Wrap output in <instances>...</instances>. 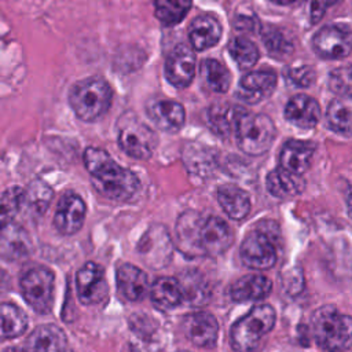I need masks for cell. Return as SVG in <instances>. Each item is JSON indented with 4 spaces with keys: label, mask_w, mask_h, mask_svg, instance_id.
<instances>
[{
    "label": "cell",
    "mask_w": 352,
    "mask_h": 352,
    "mask_svg": "<svg viewBox=\"0 0 352 352\" xmlns=\"http://www.w3.org/2000/svg\"><path fill=\"white\" fill-rule=\"evenodd\" d=\"M202 216L197 212H184L176 223V246L186 256H201L198 231Z\"/></svg>",
    "instance_id": "cb8c5ba5"
},
{
    "label": "cell",
    "mask_w": 352,
    "mask_h": 352,
    "mask_svg": "<svg viewBox=\"0 0 352 352\" xmlns=\"http://www.w3.org/2000/svg\"><path fill=\"white\" fill-rule=\"evenodd\" d=\"M28 352H66L67 338L55 324L37 326L26 341Z\"/></svg>",
    "instance_id": "d6986e66"
},
{
    "label": "cell",
    "mask_w": 352,
    "mask_h": 352,
    "mask_svg": "<svg viewBox=\"0 0 352 352\" xmlns=\"http://www.w3.org/2000/svg\"><path fill=\"white\" fill-rule=\"evenodd\" d=\"M318 345L329 352H342L352 346V318L333 305L318 308L311 319Z\"/></svg>",
    "instance_id": "7a4b0ae2"
},
{
    "label": "cell",
    "mask_w": 352,
    "mask_h": 352,
    "mask_svg": "<svg viewBox=\"0 0 352 352\" xmlns=\"http://www.w3.org/2000/svg\"><path fill=\"white\" fill-rule=\"evenodd\" d=\"M32 250V241L28 232L18 224L10 221L1 228L0 253L7 260L25 258Z\"/></svg>",
    "instance_id": "7402d4cb"
},
{
    "label": "cell",
    "mask_w": 352,
    "mask_h": 352,
    "mask_svg": "<svg viewBox=\"0 0 352 352\" xmlns=\"http://www.w3.org/2000/svg\"><path fill=\"white\" fill-rule=\"evenodd\" d=\"M120 293L129 301H140L148 292V278L146 272L132 264H121L116 272Z\"/></svg>",
    "instance_id": "ac0fdd59"
},
{
    "label": "cell",
    "mask_w": 352,
    "mask_h": 352,
    "mask_svg": "<svg viewBox=\"0 0 352 352\" xmlns=\"http://www.w3.org/2000/svg\"><path fill=\"white\" fill-rule=\"evenodd\" d=\"M192 0H154L155 16L164 25L179 23L191 7Z\"/></svg>",
    "instance_id": "d590c367"
},
{
    "label": "cell",
    "mask_w": 352,
    "mask_h": 352,
    "mask_svg": "<svg viewBox=\"0 0 352 352\" xmlns=\"http://www.w3.org/2000/svg\"><path fill=\"white\" fill-rule=\"evenodd\" d=\"M314 51L324 59H342L352 52V30L341 25H326L312 38Z\"/></svg>",
    "instance_id": "9c48e42d"
},
{
    "label": "cell",
    "mask_w": 352,
    "mask_h": 352,
    "mask_svg": "<svg viewBox=\"0 0 352 352\" xmlns=\"http://www.w3.org/2000/svg\"><path fill=\"white\" fill-rule=\"evenodd\" d=\"M197 60L192 50L184 44L176 45L166 56L165 77L176 88H186L195 76Z\"/></svg>",
    "instance_id": "5bb4252c"
},
{
    "label": "cell",
    "mask_w": 352,
    "mask_h": 352,
    "mask_svg": "<svg viewBox=\"0 0 352 352\" xmlns=\"http://www.w3.org/2000/svg\"><path fill=\"white\" fill-rule=\"evenodd\" d=\"M221 37V25L214 16L199 15L192 19L188 29V38L197 51H204L219 43Z\"/></svg>",
    "instance_id": "d4e9b609"
},
{
    "label": "cell",
    "mask_w": 352,
    "mask_h": 352,
    "mask_svg": "<svg viewBox=\"0 0 352 352\" xmlns=\"http://www.w3.org/2000/svg\"><path fill=\"white\" fill-rule=\"evenodd\" d=\"M25 301L38 314H48L54 304L55 275L47 267H33L21 278Z\"/></svg>",
    "instance_id": "ba28073f"
},
{
    "label": "cell",
    "mask_w": 352,
    "mask_h": 352,
    "mask_svg": "<svg viewBox=\"0 0 352 352\" xmlns=\"http://www.w3.org/2000/svg\"><path fill=\"white\" fill-rule=\"evenodd\" d=\"M246 111L248 110L241 106L230 103H214L208 109V124L217 136L226 139L231 133H235L236 124Z\"/></svg>",
    "instance_id": "ffe728a7"
},
{
    "label": "cell",
    "mask_w": 352,
    "mask_h": 352,
    "mask_svg": "<svg viewBox=\"0 0 352 352\" xmlns=\"http://www.w3.org/2000/svg\"><path fill=\"white\" fill-rule=\"evenodd\" d=\"M118 146L136 160H148L158 144L157 133L133 113H125L118 120Z\"/></svg>",
    "instance_id": "8992f818"
},
{
    "label": "cell",
    "mask_w": 352,
    "mask_h": 352,
    "mask_svg": "<svg viewBox=\"0 0 352 352\" xmlns=\"http://www.w3.org/2000/svg\"><path fill=\"white\" fill-rule=\"evenodd\" d=\"M25 190L21 187H10L1 195V226L10 223L12 217L23 208Z\"/></svg>",
    "instance_id": "8d00e7d4"
},
{
    "label": "cell",
    "mask_w": 352,
    "mask_h": 352,
    "mask_svg": "<svg viewBox=\"0 0 352 352\" xmlns=\"http://www.w3.org/2000/svg\"><path fill=\"white\" fill-rule=\"evenodd\" d=\"M122 352H139L133 345H126L124 349H122Z\"/></svg>",
    "instance_id": "f6af8a7d"
},
{
    "label": "cell",
    "mask_w": 352,
    "mask_h": 352,
    "mask_svg": "<svg viewBox=\"0 0 352 352\" xmlns=\"http://www.w3.org/2000/svg\"><path fill=\"white\" fill-rule=\"evenodd\" d=\"M329 126L341 133L352 136V107L341 100H333L326 111Z\"/></svg>",
    "instance_id": "e575fe53"
},
{
    "label": "cell",
    "mask_w": 352,
    "mask_h": 352,
    "mask_svg": "<svg viewBox=\"0 0 352 352\" xmlns=\"http://www.w3.org/2000/svg\"><path fill=\"white\" fill-rule=\"evenodd\" d=\"M177 352H188V351H177Z\"/></svg>",
    "instance_id": "bcb514c9"
},
{
    "label": "cell",
    "mask_w": 352,
    "mask_h": 352,
    "mask_svg": "<svg viewBox=\"0 0 352 352\" xmlns=\"http://www.w3.org/2000/svg\"><path fill=\"white\" fill-rule=\"evenodd\" d=\"M305 182L301 175L292 173L283 168H276L267 175V190L276 198H290L301 194Z\"/></svg>",
    "instance_id": "f1b7e54d"
},
{
    "label": "cell",
    "mask_w": 352,
    "mask_h": 352,
    "mask_svg": "<svg viewBox=\"0 0 352 352\" xmlns=\"http://www.w3.org/2000/svg\"><path fill=\"white\" fill-rule=\"evenodd\" d=\"M346 210H348V214L352 219V186L349 187L348 194H346Z\"/></svg>",
    "instance_id": "b9f144b4"
},
{
    "label": "cell",
    "mask_w": 352,
    "mask_h": 352,
    "mask_svg": "<svg viewBox=\"0 0 352 352\" xmlns=\"http://www.w3.org/2000/svg\"><path fill=\"white\" fill-rule=\"evenodd\" d=\"M238 147L249 155H261L271 147L276 129L272 120L265 114L246 111L235 128Z\"/></svg>",
    "instance_id": "5b68a950"
},
{
    "label": "cell",
    "mask_w": 352,
    "mask_h": 352,
    "mask_svg": "<svg viewBox=\"0 0 352 352\" xmlns=\"http://www.w3.org/2000/svg\"><path fill=\"white\" fill-rule=\"evenodd\" d=\"M217 201L226 214L234 220L245 219L250 212L248 192L235 184H223L217 188Z\"/></svg>",
    "instance_id": "83f0119b"
},
{
    "label": "cell",
    "mask_w": 352,
    "mask_h": 352,
    "mask_svg": "<svg viewBox=\"0 0 352 352\" xmlns=\"http://www.w3.org/2000/svg\"><path fill=\"white\" fill-rule=\"evenodd\" d=\"M201 77L209 89L223 94L230 88L231 74L228 69L216 59H204L199 66Z\"/></svg>",
    "instance_id": "4dcf8cb0"
},
{
    "label": "cell",
    "mask_w": 352,
    "mask_h": 352,
    "mask_svg": "<svg viewBox=\"0 0 352 352\" xmlns=\"http://www.w3.org/2000/svg\"><path fill=\"white\" fill-rule=\"evenodd\" d=\"M275 311L270 304L254 305L236 320L230 331V344L235 352H257L265 334L275 324Z\"/></svg>",
    "instance_id": "3957f363"
},
{
    "label": "cell",
    "mask_w": 352,
    "mask_h": 352,
    "mask_svg": "<svg viewBox=\"0 0 352 352\" xmlns=\"http://www.w3.org/2000/svg\"><path fill=\"white\" fill-rule=\"evenodd\" d=\"M3 352H28V351H23V349H21L18 346H10V348L3 349Z\"/></svg>",
    "instance_id": "ee69618b"
},
{
    "label": "cell",
    "mask_w": 352,
    "mask_h": 352,
    "mask_svg": "<svg viewBox=\"0 0 352 352\" xmlns=\"http://www.w3.org/2000/svg\"><path fill=\"white\" fill-rule=\"evenodd\" d=\"M276 88V74L271 70H257L246 73L238 82L236 96L249 104H256L274 92Z\"/></svg>",
    "instance_id": "9a60e30c"
},
{
    "label": "cell",
    "mask_w": 352,
    "mask_h": 352,
    "mask_svg": "<svg viewBox=\"0 0 352 352\" xmlns=\"http://www.w3.org/2000/svg\"><path fill=\"white\" fill-rule=\"evenodd\" d=\"M285 117L290 124L298 128H312L319 121L320 107L314 98L296 95L286 103Z\"/></svg>",
    "instance_id": "44dd1931"
},
{
    "label": "cell",
    "mask_w": 352,
    "mask_h": 352,
    "mask_svg": "<svg viewBox=\"0 0 352 352\" xmlns=\"http://www.w3.org/2000/svg\"><path fill=\"white\" fill-rule=\"evenodd\" d=\"M87 206L82 198L72 191L65 192L56 205L54 226L63 235H73L84 224Z\"/></svg>",
    "instance_id": "7c38bea8"
},
{
    "label": "cell",
    "mask_w": 352,
    "mask_h": 352,
    "mask_svg": "<svg viewBox=\"0 0 352 352\" xmlns=\"http://www.w3.org/2000/svg\"><path fill=\"white\" fill-rule=\"evenodd\" d=\"M84 165L94 187L111 201H128L139 188V179L133 172L120 166L104 150L88 147L84 151Z\"/></svg>",
    "instance_id": "6da1fadb"
},
{
    "label": "cell",
    "mask_w": 352,
    "mask_h": 352,
    "mask_svg": "<svg viewBox=\"0 0 352 352\" xmlns=\"http://www.w3.org/2000/svg\"><path fill=\"white\" fill-rule=\"evenodd\" d=\"M263 43L265 44L268 52L274 56L283 58L293 52L292 43L276 29H268L263 34Z\"/></svg>",
    "instance_id": "f35d334b"
},
{
    "label": "cell",
    "mask_w": 352,
    "mask_h": 352,
    "mask_svg": "<svg viewBox=\"0 0 352 352\" xmlns=\"http://www.w3.org/2000/svg\"><path fill=\"white\" fill-rule=\"evenodd\" d=\"M329 88L341 98L352 99V65H344L331 70Z\"/></svg>",
    "instance_id": "74e56055"
},
{
    "label": "cell",
    "mask_w": 352,
    "mask_h": 352,
    "mask_svg": "<svg viewBox=\"0 0 352 352\" xmlns=\"http://www.w3.org/2000/svg\"><path fill=\"white\" fill-rule=\"evenodd\" d=\"M150 297L153 304L160 309H170L180 305L183 302V294L177 278H158L150 289Z\"/></svg>",
    "instance_id": "f546056e"
},
{
    "label": "cell",
    "mask_w": 352,
    "mask_h": 352,
    "mask_svg": "<svg viewBox=\"0 0 352 352\" xmlns=\"http://www.w3.org/2000/svg\"><path fill=\"white\" fill-rule=\"evenodd\" d=\"M1 316V338H15L28 327L26 314L11 302H3L0 308Z\"/></svg>",
    "instance_id": "1f68e13d"
},
{
    "label": "cell",
    "mask_w": 352,
    "mask_h": 352,
    "mask_svg": "<svg viewBox=\"0 0 352 352\" xmlns=\"http://www.w3.org/2000/svg\"><path fill=\"white\" fill-rule=\"evenodd\" d=\"M234 236L228 224L216 216L202 217L198 231L201 256L223 254L231 245Z\"/></svg>",
    "instance_id": "30bf717a"
},
{
    "label": "cell",
    "mask_w": 352,
    "mask_h": 352,
    "mask_svg": "<svg viewBox=\"0 0 352 352\" xmlns=\"http://www.w3.org/2000/svg\"><path fill=\"white\" fill-rule=\"evenodd\" d=\"M342 0H308V15L311 23H318L326 11Z\"/></svg>",
    "instance_id": "60d3db41"
},
{
    "label": "cell",
    "mask_w": 352,
    "mask_h": 352,
    "mask_svg": "<svg viewBox=\"0 0 352 352\" xmlns=\"http://www.w3.org/2000/svg\"><path fill=\"white\" fill-rule=\"evenodd\" d=\"M69 103L80 120L96 121L110 109L111 89L102 77H88L72 87Z\"/></svg>",
    "instance_id": "277c9868"
},
{
    "label": "cell",
    "mask_w": 352,
    "mask_h": 352,
    "mask_svg": "<svg viewBox=\"0 0 352 352\" xmlns=\"http://www.w3.org/2000/svg\"><path fill=\"white\" fill-rule=\"evenodd\" d=\"M272 221H263L257 230L249 232L241 245L242 263L253 270H268L276 261L275 236L278 228L270 230Z\"/></svg>",
    "instance_id": "52a82bcc"
},
{
    "label": "cell",
    "mask_w": 352,
    "mask_h": 352,
    "mask_svg": "<svg viewBox=\"0 0 352 352\" xmlns=\"http://www.w3.org/2000/svg\"><path fill=\"white\" fill-rule=\"evenodd\" d=\"M272 282L264 275H246L235 280L230 287L234 301H257L271 293Z\"/></svg>",
    "instance_id": "484cf974"
},
{
    "label": "cell",
    "mask_w": 352,
    "mask_h": 352,
    "mask_svg": "<svg viewBox=\"0 0 352 352\" xmlns=\"http://www.w3.org/2000/svg\"><path fill=\"white\" fill-rule=\"evenodd\" d=\"M314 151H315L314 144L308 142L287 140L283 144L279 154L280 168L292 173L301 175L311 166Z\"/></svg>",
    "instance_id": "603a6c76"
},
{
    "label": "cell",
    "mask_w": 352,
    "mask_h": 352,
    "mask_svg": "<svg viewBox=\"0 0 352 352\" xmlns=\"http://www.w3.org/2000/svg\"><path fill=\"white\" fill-rule=\"evenodd\" d=\"M177 280L180 283L183 302L191 307H201L209 300V283L199 271L186 270L177 276Z\"/></svg>",
    "instance_id": "4316f807"
},
{
    "label": "cell",
    "mask_w": 352,
    "mask_h": 352,
    "mask_svg": "<svg viewBox=\"0 0 352 352\" xmlns=\"http://www.w3.org/2000/svg\"><path fill=\"white\" fill-rule=\"evenodd\" d=\"M228 52L242 70L253 67L260 56L257 45L246 37H234L228 43Z\"/></svg>",
    "instance_id": "836d02e7"
},
{
    "label": "cell",
    "mask_w": 352,
    "mask_h": 352,
    "mask_svg": "<svg viewBox=\"0 0 352 352\" xmlns=\"http://www.w3.org/2000/svg\"><path fill=\"white\" fill-rule=\"evenodd\" d=\"M52 195L54 192L47 183L41 180H34L25 190L23 208H26L32 214L40 216L47 210Z\"/></svg>",
    "instance_id": "d6a6232c"
},
{
    "label": "cell",
    "mask_w": 352,
    "mask_h": 352,
    "mask_svg": "<svg viewBox=\"0 0 352 352\" xmlns=\"http://www.w3.org/2000/svg\"><path fill=\"white\" fill-rule=\"evenodd\" d=\"M76 287L78 300L84 305H94L102 301L107 293L104 272L94 261L85 263L76 275Z\"/></svg>",
    "instance_id": "4fadbf2b"
},
{
    "label": "cell",
    "mask_w": 352,
    "mask_h": 352,
    "mask_svg": "<svg viewBox=\"0 0 352 352\" xmlns=\"http://www.w3.org/2000/svg\"><path fill=\"white\" fill-rule=\"evenodd\" d=\"M147 114L155 126L166 132L179 131L186 121L184 107L179 102L170 99L151 102L147 106Z\"/></svg>",
    "instance_id": "e0dca14e"
},
{
    "label": "cell",
    "mask_w": 352,
    "mask_h": 352,
    "mask_svg": "<svg viewBox=\"0 0 352 352\" xmlns=\"http://www.w3.org/2000/svg\"><path fill=\"white\" fill-rule=\"evenodd\" d=\"M285 77L296 87H309L315 80V72L312 67L307 65L301 66H293L285 70Z\"/></svg>",
    "instance_id": "ab89813d"
},
{
    "label": "cell",
    "mask_w": 352,
    "mask_h": 352,
    "mask_svg": "<svg viewBox=\"0 0 352 352\" xmlns=\"http://www.w3.org/2000/svg\"><path fill=\"white\" fill-rule=\"evenodd\" d=\"M138 252L143 261L151 268H162L172 256V241L166 228L154 226L142 236Z\"/></svg>",
    "instance_id": "8fae6325"
},
{
    "label": "cell",
    "mask_w": 352,
    "mask_h": 352,
    "mask_svg": "<svg viewBox=\"0 0 352 352\" xmlns=\"http://www.w3.org/2000/svg\"><path fill=\"white\" fill-rule=\"evenodd\" d=\"M271 1L278 4V6H292V4H294V3H297L300 0H271Z\"/></svg>",
    "instance_id": "7bdbcfd3"
},
{
    "label": "cell",
    "mask_w": 352,
    "mask_h": 352,
    "mask_svg": "<svg viewBox=\"0 0 352 352\" xmlns=\"http://www.w3.org/2000/svg\"><path fill=\"white\" fill-rule=\"evenodd\" d=\"M183 330L194 345L201 348H212L217 341L219 323L212 314L198 311L184 318Z\"/></svg>",
    "instance_id": "2e32d148"
}]
</instances>
